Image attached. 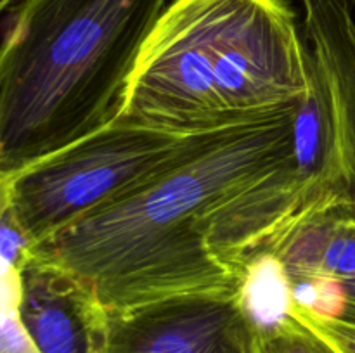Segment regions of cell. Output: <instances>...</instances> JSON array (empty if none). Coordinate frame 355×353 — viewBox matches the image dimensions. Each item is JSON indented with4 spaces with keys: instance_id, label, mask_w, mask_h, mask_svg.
I'll use <instances>...</instances> for the list:
<instances>
[{
    "instance_id": "1",
    "label": "cell",
    "mask_w": 355,
    "mask_h": 353,
    "mask_svg": "<svg viewBox=\"0 0 355 353\" xmlns=\"http://www.w3.org/2000/svg\"><path fill=\"white\" fill-rule=\"evenodd\" d=\"M302 106L196 134L158 175L28 253L85 279L107 310L239 293L250 263L322 196L298 154Z\"/></svg>"
},
{
    "instance_id": "2",
    "label": "cell",
    "mask_w": 355,
    "mask_h": 353,
    "mask_svg": "<svg viewBox=\"0 0 355 353\" xmlns=\"http://www.w3.org/2000/svg\"><path fill=\"white\" fill-rule=\"evenodd\" d=\"M314 90V57L288 0H170L120 116L194 135L300 107Z\"/></svg>"
},
{
    "instance_id": "3",
    "label": "cell",
    "mask_w": 355,
    "mask_h": 353,
    "mask_svg": "<svg viewBox=\"0 0 355 353\" xmlns=\"http://www.w3.org/2000/svg\"><path fill=\"white\" fill-rule=\"evenodd\" d=\"M170 0H19L0 37V179L120 118Z\"/></svg>"
},
{
    "instance_id": "4",
    "label": "cell",
    "mask_w": 355,
    "mask_h": 353,
    "mask_svg": "<svg viewBox=\"0 0 355 353\" xmlns=\"http://www.w3.org/2000/svg\"><path fill=\"white\" fill-rule=\"evenodd\" d=\"M194 135L120 116L0 179V189L14 224L33 246L158 175L186 151Z\"/></svg>"
},
{
    "instance_id": "5",
    "label": "cell",
    "mask_w": 355,
    "mask_h": 353,
    "mask_svg": "<svg viewBox=\"0 0 355 353\" xmlns=\"http://www.w3.org/2000/svg\"><path fill=\"white\" fill-rule=\"evenodd\" d=\"M107 353H260L239 293L189 294L110 310Z\"/></svg>"
},
{
    "instance_id": "6",
    "label": "cell",
    "mask_w": 355,
    "mask_h": 353,
    "mask_svg": "<svg viewBox=\"0 0 355 353\" xmlns=\"http://www.w3.org/2000/svg\"><path fill=\"white\" fill-rule=\"evenodd\" d=\"M19 317L38 353H107L110 310L71 270L26 251Z\"/></svg>"
},
{
    "instance_id": "7",
    "label": "cell",
    "mask_w": 355,
    "mask_h": 353,
    "mask_svg": "<svg viewBox=\"0 0 355 353\" xmlns=\"http://www.w3.org/2000/svg\"><path fill=\"white\" fill-rule=\"evenodd\" d=\"M315 73L331 111L336 147L335 197L355 210V19L352 0H300Z\"/></svg>"
},
{
    "instance_id": "8",
    "label": "cell",
    "mask_w": 355,
    "mask_h": 353,
    "mask_svg": "<svg viewBox=\"0 0 355 353\" xmlns=\"http://www.w3.org/2000/svg\"><path fill=\"white\" fill-rule=\"evenodd\" d=\"M239 296L259 329L270 327L293 311L291 280L279 260L270 253L250 263Z\"/></svg>"
},
{
    "instance_id": "9",
    "label": "cell",
    "mask_w": 355,
    "mask_h": 353,
    "mask_svg": "<svg viewBox=\"0 0 355 353\" xmlns=\"http://www.w3.org/2000/svg\"><path fill=\"white\" fill-rule=\"evenodd\" d=\"M293 301L298 310L309 315L355 325V272L342 280L293 284Z\"/></svg>"
},
{
    "instance_id": "10",
    "label": "cell",
    "mask_w": 355,
    "mask_h": 353,
    "mask_svg": "<svg viewBox=\"0 0 355 353\" xmlns=\"http://www.w3.org/2000/svg\"><path fill=\"white\" fill-rule=\"evenodd\" d=\"M19 269L0 255V353H38L19 317Z\"/></svg>"
},
{
    "instance_id": "11",
    "label": "cell",
    "mask_w": 355,
    "mask_h": 353,
    "mask_svg": "<svg viewBox=\"0 0 355 353\" xmlns=\"http://www.w3.org/2000/svg\"><path fill=\"white\" fill-rule=\"evenodd\" d=\"M260 353H342L291 311L283 320L260 329Z\"/></svg>"
},
{
    "instance_id": "12",
    "label": "cell",
    "mask_w": 355,
    "mask_h": 353,
    "mask_svg": "<svg viewBox=\"0 0 355 353\" xmlns=\"http://www.w3.org/2000/svg\"><path fill=\"white\" fill-rule=\"evenodd\" d=\"M293 314L298 318H302L305 324L314 327L328 341H331L342 353H355V325L338 320H329V318L314 317V315L298 310L297 307H293Z\"/></svg>"
},
{
    "instance_id": "13",
    "label": "cell",
    "mask_w": 355,
    "mask_h": 353,
    "mask_svg": "<svg viewBox=\"0 0 355 353\" xmlns=\"http://www.w3.org/2000/svg\"><path fill=\"white\" fill-rule=\"evenodd\" d=\"M16 2H19V0H0V12H2V10H6L7 7H10L12 3H16Z\"/></svg>"
},
{
    "instance_id": "14",
    "label": "cell",
    "mask_w": 355,
    "mask_h": 353,
    "mask_svg": "<svg viewBox=\"0 0 355 353\" xmlns=\"http://www.w3.org/2000/svg\"><path fill=\"white\" fill-rule=\"evenodd\" d=\"M352 2H354V0H352Z\"/></svg>"
}]
</instances>
